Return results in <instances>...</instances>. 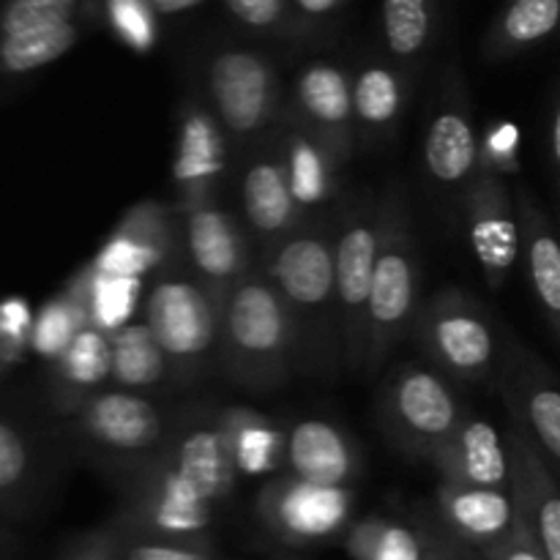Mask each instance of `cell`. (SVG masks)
I'll list each match as a JSON object with an SVG mask.
<instances>
[{"instance_id": "26", "label": "cell", "mask_w": 560, "mask_h": 560, "mask_svg": "<svg viewBox=\"0 0 560 560\" xmlns=\"http://www.w3.org/2000/svg\"><path fill=\"white\" fill-rule=\"evenodd\" d=\"M219 421L238 479H271L282 474V424L252 408H219Z\"/></svg>"}, {"instance_id": "41", "label": "cell", "mask_w": 560, "mask_h": 560, "mask_svg": "<svg viewBox=\"0 0 560 560\" xmlns=\"http://www.w3.org/2000/svg\"><path fill=\"white\" fill-rule=\"evenodd\" d=\"M31 323H33V312L31 306H27V301L22 299L0 301V342L9 345V348H20L22 342H27Z\"/></svg>"}, {"instance_id": "35", "label": "cell", "mask_w": 560, "mask_h": 560, "mask_svg": "<svg viewBox=\"0 0 560 560\" xmlns=\"http://www.w3.org/2000/svg\"><path fill=\"white\" fill-rule=\"evenodd\" d=\"M113 539L115 560H222L213 539H162V536L140 534L104 523Z\"/></svg>"}, {"instance_id": "44", "label": "cell", "mask_w": 560, "mask_h": 560, "mask_svg": "<svg viewBox=\"0 0 560 560\" xmlns=\"http://www.w3.org/2000/svg\"><path fill=\"white\" fill-rule=\"evenodd\" d=\"M424 525H427V536H430L427 560H485L476 550H470V547L459 545L457 539H452V536H448L435 520L427 517V514H424Z\"/></svg>"}, {"instance_id": "6", "label": "cell", "mask_w": 560, "mask_h": 560, "mask_svg": "<svg viewBox=\"0 0 560 560\" xmlns=\"http://www.w3.org/2000/svg\"><path fill=\"white\" fill-rule=\"evenodd\" d=\"M408 337L443 377L485 383L495 375L501 359L503 323L468 290L446 284L421 301Z\"/></svg>"}, {"instance_id": "10", "label": "cell", "mask_w": 560, "mask_h": 560, "mask_svg": "<svg viewBox=\"0 0 560 560\" xmlns=\"http://www.w3.org/2000/svg\"><path fill=\"white\" fill-rule=\"evenodd\" d=\"M208 102L230 151H249L271 135L282 115V91L273 66L249 49H224L208 66Z\"/></svg>"}, {"instance_id": "25", "label": "cell", "mask_w": 560, "mask_h": 560, "mask_svg": "<svg viewBox=\"0 0 560 560\" xmlns=\"http://www.w3.org/2000/svg\"><path fill=\"white\" fill-rule=\"evenodd\" d=\"M520 224V260L525 262L530 290L552 339L560 334V246L550 217L525 189L514 200Z\"/></svg>"}, {"instance_id": "1", "label": "cell", "mask_w": 560, "mask_h": 560, "mask_svg": "<svg viewBox=\"0 0 560 560\" xmlns=\"http://www.w3.org/2000/svg\"><path fill=\"white\" fill-rule=\"evenodd\" d=\"M331 222L310 219L257 252V266L277 290L295 337V370L331 375L342 366Z\"/></svg>"}, {"instance_id": "38", "label": "cell", "mask_w": 560, "mask_h": 560, "mask_svg": "<svg viewBox=\"0 0 560 560\" xmlns=\"http://www.w3.org/2000/svg\"><path fill=\"white\" fill-rule=\"evenodd\" d=\"M77 0H9L0 14L3 36L71 22Z\"/></svg>"}, {"instance_id": "19", "label": "cell", "mask_w": 560, "mask_h": 560, "mask_svg": "<svg viewBox=\"0 0 560 560\" xmlns=\"http://www.w3.org/2000/svg\"><path fill=\"white\" fill-rule=\"evenodd\" d=\"M230 142L211 109L200 102L184 104L173 156V184L178 191L175 211L219 197L230 173Z\"/></svg>"}, {"instance_id": "16", "label": "cell", "mask_w": 560, "mask_h": 560, "mask_svg": "<svg viewBox=\"0 0 560 560\" xmlns=\"http://www.w3.org/2000/svg\"><path fill=\"white\" fill-rule=\"evenodd\" d=\"M424 175L438 197L459 206L465 189L479 173V129H476L474 107L459 88L448 82L438 98L424 131Z\"/></svg>"}, {"instance_id": "23", "label": "cell", "mask_w": 560, "mask_h": 560, "mask_svg": "<svg viewBox=\"0 0 560 560\" xmlns=\"http://www.w3.org/2000/svg\"><path fill=\"white\" fill-rule=\"evenodd\" d=\"M438 525L459 545L476 552L501 545L514 528V506L509 490H485V487L438 485L435 514Z\"/></svg>"}, {"instance_id": "45", "label": "cell", "mask_w": 560, "mask_h": 560, "mask_svg": "<svg viewBox=\"0 0 560 560\" xmlns=\"http://www.w3.org/2000/svg\"><path fill=\"white\" fill-rule=\"evenodd\" d=\"M224 3L249 27H271L282 16V0H224Z\"/></svg>"}, {"instance_id": "33", "label": "cell", "mask_w": 560, "mask_h": 560, "mask_svg": "<svg viewBox=\"0 0 560 560\" xmlns=\"http://www.w3.org/2000/svg\"><path fill=\"white\" fill-rule=\"evenodd\" d=\"M85 326V306H82L77 290L71 288V284H66L63 293L49 299L47 304L33 315L27 345H31L33 353H38L42 359L55 361L63 353L66 345L77 337V331Z\"/></svg>"}, {"instance_id": "29", "label": "cell", "mask_w": 560, "mask_h": 560, "mask_svg": "<svg viewBox=\"0 0 560 560\" xmlns=\"http://www.w3.org/2000/svg\"><path fill=\"white\" fill-rule=\"evenodd\" d=\"M342 547L350 560H427L430 536L424 517L397 520L388 514H370L350 523Z\"/></svg>"}, {"instance_id": "15", "label": "cell", "mask_w": 560, "mask_h": 560, "mask_svg": "<svg viewBox=\"0 0 560 560\" xmlns=\"http://www.w3.org/2000/svg\"><path fill=\"white\" fill-rule=\"evenodd\" d=\"M238 170V200L241 224L257 252L277 244L288 233H293L306 219L301 217L293 195H290L288 170H284L282 148L277 131L262 137L260 142L241 153Z\"/></svg>"}, {"instance_id": "22", "label": "cell", "mask_w": 560, "mask_h": 560, "mask_svg": "<svg viewBox=\"0 0 560 560\" xmlns=\"http://www.w3.org/2000/svg\"><path fill=\"white\" fill-rule=\"evenodd\" d=\"M364 463L353 435L328 419H301L284 427L282 474L320 487H353Z\"/></svg>"}, {"instance_id": "9", "label": "cell", "mask_w": 560, "mask_h": 560, "mask_svg": "<svg viewBox=\"0 0 560 560\" xmlns=\"http://www.w3.org/2000/svg\"><path fill=\"white\" fill-rule=\"evenodd\" d=\"M383 228V195L361 191L345 202L337 222H331L334 290H337L339 345L342 364L359 372L364 364V312L375 271Z\"/></svg>"}, {"instance_id": "34", "label": "cell", "mask_w": 560, "mask_h": 560, "mask_svg": "<svg viewBox=\"0 0 560 560\" xmlns=\"http://www.w3.org/2000/svg\"><path fill=\"white\" fill-rule=\"evenodd\" d=\"M80 38L71 22L52 27H38V31L14 33V36L0 38V69L9 74H27L52 60L63 58Z\"/></svg>"}, {"instance_id": "21", "label": "cell", "mask_w": 560, "mask_h": 560, "mask_svg": "<svg viewBox=\"0 0 560 560\" xmlns=\"http://www.w3.org/2000/svg\"><path fill=\"white\" fill-rule=\"evenodd\" d=\"M424 463L435 468L443 485L509 490V446L506 435L479 416H465L452 435L443 438Z\"/></svg>"}, {"instance_id": "5", "label": "cell", "mask_w": 560, "mask_h": 560, "mask_svg": "<svg viewBox=\"0 0 560 560\" xmlns=\"http://www.w3.org/2000/svg\"><path fill=\"white\" fill-rule=\"evenodd\" d=\"M145 328L167 359L173 383L191 386L217 364L219 304L175 260L145 279Z\"/></svg>"}, {"instance_id": "27", "label": "cell", "mask_w": 560, "mask_h": 560, "mask_svg": "<svg viewBox=\"0 0 560 560\" xmlns=\"http://www.w3.org/2000/svg\"><path fill=\"white\" fill-rule=\"evenodd\" d=\"M350 98H353L355 145L359 142L383 145L397 137L408 102V91L397 71L381 63L364 66L350 80Z\"/></svg>"}, {"instance_id": "40", "label": "cell", "mask_w": 560, "mask_h": 560, "mask_svg": "<svg viewBox=\"0 0 560 560\" xmlns=\"http://www.w3.org/2000/svg\"><path fill=\"white\" fill-rule=\"evenodd\" d=\"M109 20L129 47L145 52L153 44V20L145 0H109Z\"/></svg>"}, {"instance_id": "24", "label": "cell", "mask_w": 560, "mask_h": 560, "mask_svg": "<svg viewBox=\"0 0 560 560\" xmlns=\"http://www.w3.org/2000/svg\"><path fill=\"white\" fill-rule=\"evenodd\" d=\"M277 140L282 148L284 170H288L290 195H293L295 206H299L301 217L310 222L317 219V213L337 197L339 191V173L342 164L304 129L295 124L288 113L279 115Z\"/></svg>"}, {"instance_id": "12", "label": "cell", "mask_w": 560, "mask_h": 560, "mask_svg": "<svg viewBox=\"0 0 560 560\" xmlns=\"http://www.w3.org/2000/svg\"><path fill=\"white\" fill-rule=\"evenodd\" d=\"M509 421L525 432L552 470H560V383L556 370L503 326L501 359L490 377Z\"/></svg>"}, {"instance_id": "4", "label": "cell", "mask_w": 560, "mask_h": 560, "mask_svg": "<svg viewBox=\"0 0 560 560\" xmlns=\"http://www.w3.org/2000/svg\"><path fill=\"white\" fill-rule=\"evenodd\" d=\"M421 306V257L416 244L410 208L402 189L392 186L383 195V228L375 271L364 312V364L361 375L375 377L388 355L410 334Z\"/></svg>"}, {"instance_id": "8", "label": "cell", "mask_w": 560, "mask_h": 560, "mask_svg": "<svg viewBox=\"0 0 560 560\" xmlns=\"http://www.w3.org/2000/svg\"><path fill=\"white\" fill-rule=\"evenodd\" d=\"M71 435L118 476L135 474L167 438L170 421L145 394L102 388L69 413Z\"/></svg>"}, {"instance_id": "39", "label": "cell", "mask_w": 560, "mask_h": 560, "mask_svg": "<svg viewBox=\"0 0 560 560\" xmlns=\"http://www.w3.org/2000/svg\"><path fill=\"white\" fill-rule=\"evenodd\" d=\"M520 167V129L509 120H498L479 137V170L503 175Z\"/></svg>"}, {"instance_id": "46", "label": "cell", "mask_w": 560, "mask_h": 560, "mask_svg": "<svg viewBox=\"0 0 560 560\" xmlns=\"http://www.w3.org/2000/svg\"><path fill=\"white\" fill-rule=\"evenodd\" d=\"M550 162H552V170L558 173V162H560V109L552 107L550 113Z\"/></svg>"}, {"instance_id": "17", "label": "cell", "mask_w": 560, "mask_h": 560, "mask_svg": "<svg viewBox=\"0 0 560 560\" xmlns=\"http://www.w3.org/2000/svg\"><path fill=\"white\" fill-rule=\"evenodd\" d=\"M175 260H180L175 206L162 200H142L120 217L91 266L98 273L145 282Z\"/></svg>"}, {"instance_id": "3", "label": "cell", "mask_w": 560, "mask_h": 560, "mask_svg": "<svg viewBox=\"0 0 560 560\" xmlns=\"http://www.w3.org/2000/svg\"><path fill=\"white\" fill-rule=\"evenodd\" d=\"M126 479L164 501L219 517L238 485L219 408H191L170 421L159 452Z\"/></svg>"}, {"instance_id": "48", "label": "cell", "mask_w": 560, "mask_h": 560, "mask_svg": "<svg viewBox=\"0 0 560 560\" xmlns=\"http://www.w3.org/2000/svg\"><path fill=\"white\" fill-rule=\"evenodd\" d=\"M295 3L304 11H310V14H328L339 0H295Z\"/></svg>"}, {"instance_id": "7", "label": "cell", "mask_w": 560, "mask_h": 560, "mask_svg": "<svg viewBox=\"0 0 560 560\" xmlns=\"http://www.w3.org/2000/svg\"><path fill=\"white\" fill-rule=\"evenodd\" d=\"M375 410L383 435L408 459H427L468 416L452 381L427 361L394 370L377 392Z\"/></svg>"}, {"instance_id": "30", "label": "cell", "mask_w": 560, "mask_h": 560, "mask_svg": "<svg viewBox=\"0 0 560 560\" xmlns=\"http://www.w3.org/2000/svg\"><path fill=\"white\" fill-rule=\"evenodd\" d=\"M109 381L120 392H151L173 383L167 359L153 342L145 323H126L109 334Z\"/></svg>"}, {"instance_id": "32", "label": "cell", "mask_w": 560, "mask_h": 560, "mask_svg": "<svg viewBox=\"0 0 560 560\" xmlns=\"http://www.w3.org/2000/svg\"><path fill=\"white\" fill-rule=\"evenodd\" d=\"M69 284L77 290L82 306H85L88 326H96L98 331L107 334L131 323V315L137 312V304L145 293V282H140V279L98 273L91 262L82 266V271Z\"/></svg>"}, {"instance_id": "20", "label": "cell", "mask_w": 560, "mask_h": 560, "mask_svg": "<svg viewBox=\"0 0 560 560\" xmlns=\"http://www.w3.org/2000/svg\"><path fill=\"white\" fill-rule=\"evenodd\" d=\"M288 115L304 126L339 164L348 162L355 151L350 77L339 66H306L293 85V107Z\"/></svg>"}, {"instance_id": "13", "label": "cell", "mask_w": 560, "mask_h": 560, "mask_svg": "<svg viewBox=\"0 0 560 560\" xmlns=\"http://www.w3.org/2000/svg\"><path fill=\"white\" fill-rule=\"evenodd\" d=\"M178 255L186 271L208 290L217 304L228 290L257 262L255 244L246 235L238 213L219 197L180 208Z\"/></svg>"}, {"instance_id": "14", "label": "cell", "mask_w": 560, "mask_h": 560, "mask_svg": "<svg viewBox=\"0 0 560 560\" xmlns=\"http://www.w3.org/2000/svg\"><path fill=\"white\" fill-rule=\"evenodd\" d=\"M465 238L490 290L501 293L520 260V224L506 180L479 170L459 200Z\"/></svg>"}, {"instance_id": "2", "label": "cell", "mask_w": 560, "mask_h": 560, "mask_svg": "<svg viewBox=\"0 0 560 560\" xmlns=\"http://www.w3.org/2000/svg\"><path fill=\"white\" fill-rule=\"evenodd\" d=\"M217 366L249 394L279 392L295 370L293 326L257 262L219 304Z\"/></svg>"}, {"instance_id": "36", "label": "cell", "mask_w": 560, "mask_h": 560, "mask_svg": "<svg viewBox=\"0 0 560 560\" xmlns=\"http://www.w3.org/2000/svg\"><path fill=\"white\" fill-rule=\"evenodd\" d=\"M383 31L397 58H416L430 42V5L427 0H383Z\"/></svg>"}, {"instance_id": "18", "label": "cell", "mask_w": 560, "mask_h": 560, "mask_svg": "<svg viewBox=\"0 0 560 560\" xmlns=\"http://www.w3.org/2000/svg\"><path fill=\"white\" fill-rule=\"evenodd\" d=\"M509 498L514 520L528 530L547 560H560V490L558 474L547 465L539 448L509 424Z\"/></svg>"}, {"instance_id": "28", "label": "cell", "mask_w": 560, "mask_h": 560, "mask_svg": "<svg viewBox=\"0 0 560 560\" xmlns=\"http://www.w3.org/2000/svg\"><path fill=\"white\" fill-rule=\"evenodd\" d=\"M52 402L55 410L69 416L82 399L102 392L109 381V334L85 326L52 361Z\"/></svg>"}, {"instance_id": "31", "label": "cell", "mask_w": 560, "mask_h": 560, "mask_svg": "<svg viewBox=\"0 0 560 560\" xmlns=\"http://www.w3.org/2000/svg\"><path fill=\"white\" fill-rule=\"evenodd\" d=\"M36 438L20 421L0 416V517H16L31 506L38 481Z\"/></svg>"}, {"instance_id": "11", "label": "cell", "mask_w": 560, "mask_h": 560, "mask_svg": "<svg viewBox=\"0 0 560 560\" xmlns=\"http://www.w3.org/2000/svg\"><path fill=\"white\" fill-rule=\"evenodd\" d=\"M353 487H320L290 474L266 479L255 501V517L284 547H326L342 541L353 523Z\"/></svg>"}, {"instance_id": "42", "label": "cell", "mask_w": 560, "mask_h": 560, "mask_svg": "<svg viewBox=\"0 0 560 560\" xmlns=\"http://www.w3.org/2000/svg\"><path fill=\"white\" fill-rule=\"evenodd\" d=\"M479 556L485 560H547L541 547L536 545L534 536H530L517 520H514L512 534H509L501 545L490 547V550L479 552Z\"/></svg>"}, {"instance_id": "43", "label": "cell", "mask_w": 560, "mask_h": 560, "mask_svg": "<svg viewBox=\"0 0 560 560\" xmlns=\"http://www.w3.org/2000/svg\"><path fill=\"white\" fill-rule=\"evenodd\" d=\"M55 560H115L113 552V539H109L107 525H98V528L82 534L74 545L66 547Z\"/></svg>"}, {"instance_id": "37", "label": "cell", "mask_w": 560, "mask_h": 560, "mask_svg": "<svg viewBox=\"0 0 560 560\" xmlns=\"http://www.w3.org/2000/svg\"><path fill=\"white\" fill-rule=\"evenodd\" d=\"M558 0H517L503 16L501 42L509 47H528L550 36L558 25Z\"/></svg>"}, {"instance_id": "47", "label": "cell", "mask_w": 560, "mask_h": 560, "mask_svg": "<svg viewBox=\"0 0 560 560\" xmlns=\"http://www.w3.org/2000/svg\"><path fill=\"white\" fill-rule=\"evenodd\" d=\"M200 0H151V5L156 11H162V14H180V11L191 9V5H197Z\"/></svg>"}]
</instances>
